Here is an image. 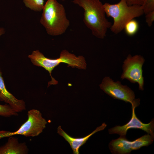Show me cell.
Wrapping results in <instances>:
<instances>
[{"label": "cell", "instance_id": "1", "mask_svg": "<svg viewBox=\"0 0 154 154\" xmlns=\"http://www.w3.org/2000/svg\"><path fill=\"white\" fill-rule=\"evenodd\" d=\"M84 10L83 21L93 35L100 39L106 36L112 23L106 16L103 4L100 0H73Z\"/></svg>", "mask_w": 154, "mask_h": 154}, {"label": "cell", "instance_id": "2", "mask_svg": "<svg viewBox=\"0 0 154 154\" xmlns=\"http://www.w3.org/2000/svg\"><path fill=\"white\" fill-rule=\"evenodd\" d=\"M42 11L40 22L48 34L58 36L66 32L70 22L62 4L57 0H47Z\"/></svg>", "mask_w": 154, "mask_h": 154}, {"label": "cell", "instance_id": "3", "mask_svg": "<svg viewBox=\"0 0 154 154\" xmlns=\"http://www.w3.org/2000/svg\"><path fill=\"white\" fill-rule=\"evenodd\" d=\"M28 57L34 65L42 67L49 72L51 80L48 82V86L57 84L58 82L52 77L51 73L55 67L62 63L66 64L68 67L71 66L73 68L82 69L86 68V64L83 56H76L66 50H62L60 57L56 59L46 58L38 50L33 51L28 55Z\"/></svg>", "mask_w": 154, "mask_h": 154}, {"label": "cell", "instance_id": "4", "mask_svg": "<svg viewBox=\"0 0 154 154\" xmlns=\"http://www.w3.org/2000/svg\"><path fill=\"white\" fill-rule=\"evenodd\" d=\"M103 6L106 15L113 19V23L110 29L115 34L121 32L129 21L144 14L141 5H129L125 0H120L114 4L106 3L103 4Z\"/></svg>", "mask_w": 154, "mask_h": 154}, {"label": "cell", "instance_id": "5", "mask_svg": "<svg viewBox=\"0 0 154 154\" xmlns=\"http://www.w3.org/2000/svg\"><path fill=\"white\" fill-rule=\"evenodd\" d=\"M28 119L17 130L14 132L0 131V139L16 135L26 137L37 136L42 133L46 127L47 122L38 110L32 109L27 112Z\"/></svg>", "mask_w": 154, "mask_h": 154}, {"label": "cell", "instance_id": "6", "mask_svg": "<svg viewBox=\"0 0 154 154\" xmlns=\"http://www.w3.org/2000/svg\"><path fill=\"white\" fill-rule=\"evenodd\" d=\"M101 89L113 98L129 103L132 107H137L140 100L135 98L134 92L126 85H122L119 81L115 82L109 77H105L100 85Z\"/></svg>", "mask_w": 154, "mask_h": 154}, {"label": "cell", "instance_id": "7", "mask_svg": "<svg viewBox=\"0 0 154 154\" xmlns=\"http://www.w3.org/2000/svg\"><path fill=\"white\" fill-rule=\"evenodd\" d=\"M145 61L141 55L132 56L129 54L123 62L121 76L122 80L125 79L132 83H137L139 90L142 91L144 90V85L142 67Z\"/></svg>", "mask_w": 154, "mask_h": 154}, {"label": "cell", "instance_id": "8", "mask_svg": "<svg viewBox=\"0 0 154 154\" xmlns=\"http://www.w3.org/2000/svg\"><path fill=\"white\" fill-rule=\"evenodd\" d=\"M135 107H132V114L131 118L127 123L122 126L116 125L108 130L110 134H117L120 136H125L127 130L131 128L141 129L148 134L154 135V120L153 119L149 123L142 122L136 116L135 114Z\"/></svg>", "mask_w": 154, "mask_h": 154}, {"label": "cell", "instance_id": "9", "mask_svg": "<svg viewBox=\"0 0 154 154\" xmlns=\"http://www.w3.org/2000/svg\"><path fill=\"white\" fill-rule=\"evenodd\" d=\"M0 101H4L9 104L17 113L25 110V103L23 100L16 98L7 90L2 76L0 68Z\"/></svg>", "mask_w": 154, "mask_h": 154}, {"label": "cell", "instance_id": "10", "mask_svg": "<svg viewBox=\"0 0 154 154\" xmlns=\"http://www.w3.org/2000/svg\"><path fill=\"white\" fill-rule=\"evenodd\" d=\"M106 126L107 125L104 123L91 133L81 138H74L70 136L62 129L60 126H59L57 128V133L69 144L73 151V154H79L80 148L86 143L89 138L96 133L103 130Z\"/></svg>", "mask_w": 154, "mask_h": 154}, {"label": "cell", "instance_id": "11", "mask_svg": "<svg viewBox=\"0 0 154 154\" xmlns=\"http://www.w3.org/2000/svg\"><path fill=\"white\" fill-rule=\"evenodd\" d=\"M7 142L0 147V154H27L29 149L25 142L19 143L17 138L10 136Z\"/></svg>", "mask_w": 154, "mask_h": 154}, {"label": "cell", "instance_id": "12", "mask_svg": "<svg viewBox=\"0 0 154 154\" xmlns=\"http://www.w3.org/2000/svg\"><path fill=\"white\" fill-rule=\"evenodd\" d=\"M109 147L113 154H128L132 151L131 141L128 140L124 136H120L117 139L112 140L109 143Z\"/></svg>", "mask_w": 154, "mask_h": 154}, {"label": "cell", "instance_id": "13", "mask_svg": "<svg viewBox=\"0 0 154 154\" xmlns=\"http://www.w3.org/2000/svg\"><path fill=\"white\" fill-rule=\"evenodd\" d=\"M154 140V135L148 133L145 134L131 141L132 150H138L143 147L148 146L153 143Z\"/></svg>", "mask_w": 154, "mask_h": 154}, {"label": "cell", "instance_id": "14", "mask_svg": "<svg viewBox=\"0 0 154 154\" xmlns=\"http://www.w3.org/2000/svg\"><path fill=\"white\" fill-rule=\"evenodd\" d=\"M25 6L36 12L42 11L44 6V0H23Z\"/></svg>", "mask_w": 154, "mask_h": 154}, {"label": "cell", "instance_id": "15", "mask_svg": "<svg viewBox=\"0 0 154 154\" xmlns=\"http://www.w3.org/2000/svg\"><path fill=\"white\" fill-rule=\"evenodd\" d=\"M138 22L134 19L128 21L125 25L124 29L126 33L128 35L132 36L135 35L139 29Z\"/></svg>", "mask_w": 154, "mask_h": 154}, {"label": "cell", "instance_id": "16", "mask_svg": "<svg viewBox=\"0 0 154 154\" xmlns=\"http://www.w3.org/2000/svg\"><path fill=\"white\" fill-rule=\"evenodd\" d=\"M18 113L15 111L8 104L4 105L0 104V116L6 117L12 116H17Z\"/></svg>", "mask_w": 154, "mask_h": 154}, {"label": "cell", "instance_id": "17", "mask_svg": "<svg viewBox=\"0 0 154 154\" xmlns=\"http://www.w3.org/2000/svg\"><path fill=\"white\" fill-rule=\"evenodd\" d=\"M144 14H146L154 11V0H145L141 5Z\"/></svg>", "mask_w": 154, "mask_h": 154}, {"label": "cell", "instance_id": "18", "mask_svg": "<svg viewBox=\"0 0 154 154\" xmlns=\"http://www.w3.org/2000/svg\"><path fill=\"white\" fill-rule=\"evenodd\" d=\"M145 16V21L149 27H151L154 21V11L146 14Z\"/></svg>", "mask_w": 154, "mask_h": 154}, {"label": "cell", "instance_id": "19", "mask_svg": "<svg viewBox=\"0 0 154 154\" xmlns=\"http://www.w3.org/2000/svg\"><path fill=\"white\" fill-rule=\"evenodd\" d=\"M127 3L129 5H142L143 4L145 0H125Z\"/></svg>", "mask_w": 154, "mask_h": 154}, {"label": "cell", "instance_id": "20", "mask_svg": "<svg viewBox=\"0 0 154 154\" xmlns=\"http://www.w3.org/2000/svg\"><path fill=\"white\" fill-rule=\"evenodd\" d=\"M5 29L3 27H0V37L5 33Z\"/></svg>", "mask_w": 154, "mask_h": 154}, {"label": "cell", "instance_id": "21", "mask_svg": "<svg viewBox=\"0 0 154 154\" xmlns=\"http://www.w3.org/2000/svg\"><path fill=\"white\" fill-rule=\"evenodd\" d=\"M62 0V1H65V0Z\"/></svg>", "mask_w": 154, "mask_h": 154}]
</instances>
